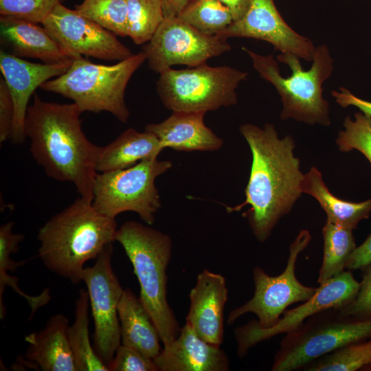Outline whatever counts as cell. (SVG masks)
<instances>
[{"instance_id": "obj_14", "label": "cell", "mask_w": 371, "mask_h": 371, "mask_svg": "<svg viewBox=\"0 0 371 371\" xmlns=\"http://www.w3.org/2000/svg\"><path fill=\"white\" fill-rule=\"evenodd\" d=\"M49 34L74 58L82 56L120 61L133 55L113 32L60 3L42 23Z\"/></svg>"}, {"instance_id": "obj_15", "label": "cell", "mask_w": 371, "mask_h": 371, "mask_svg": "<svg viewBox=\"0 0 371 371\" xmlns=\"http://www.w3.org/2000/svg\"><path fill=\"white\" fill-rule=\"evenodd\" d=\"M218 36L251 38L266 41L283 54L312 61L315 46L308 38L292 29L278 12L273 0H250L245 16L233 22Z\"/></svg>"}, {"instance_id": "obj_1", "label": "cell", "mask_w": 371, "mask_h": 371, "mask_svg": "<svg viewBox=\"0 0 371 371\" xmlns=\"http://www.w3.org/2000/svg\"><path fill=\"white\" fill-rule=\"evenodd\" d=\"M239 131L249 146L252 162L245 189V201L227 207V210L239 211L250 205L245 216L254 235L263 243L300 197L304 175L299 158L294 155L295 144L291 135L279 138L275 126L270 123L262 128L243 124Z\"/></svg>"}, {"instance_id": "obj_32", "label": "cell", "mask_w": 371, "mask_h": 371, "mask_svg": "<svg viewBox=\"0 0 371 371\" xmlns=\"http://www.w3.org/2000/svg\"><path fill=\"white\" fill-rule=\"evenodd\" d=\"M65 0H0L1 16L43 23L54 8Z\"/></svg>"}, {"instance_id": "obj_38", "label": "cell", "mask_w": 371, "mask_h": 371, "mask_svg": "<svg viewBox=\"0 0 371 371\" xmlns=\"http://www.w3.org/2000/svg\"><path fill=\"white\" fill-rule=\"evenodd\" d=\"M371 261V234L359 246L356 247L348 258L346 270H358L364 268Z\"/></svg>"}, {"instance_id": "obj_17", "label": "cell", "mask_w": 371, "mask_h": 371, "mask_svg": "<svg viewBox=\"0 0 371 371\" xmlns=\"http://www.w3.org/2000/svg\"><path fill=\"white\" fill-rule=\"evenodd\" d=\"M228 297L225 278L204 269L190 290L188 324L203 340L220 346L224 335V308Z\"/></svg>"}, {"instance_id": "obj_20", "label": "cell", "mask_w": 371, "mask_h": 371, "mask_svg": "<svg viewBox=\"0 0 371 371\" xmlns=\"http://www.w3.org/2000/svg\"><path fill=\"white\" fill-rule=\"evenodd\" d=\"M205 113L172 111L165 120L151 123L145 131L154 133L163 149L179 151H214L221 148L223 140L204 123Z\"/></svg>"}, {"instance_id": "obj_29", "label": "cell", "mask_w": 371, "mask_h": 371, "mask_svg": "<svg viewBox=\"0 0 371 371\" xmlns=\"http://www.w3.org/2000/svg\"><path fill=\"white\" fill-rule=\"evenodd\" d=\"M371 364V339L348 344L313 361L307 371H356Z\"/></svg>"}, {"instance_id": "obj_16", "label": "cell", "mask_w": 371, "mask_h": 371, "mask_svg": "<svg viewBox=\"0 0 371 371\" xmlns=\"http://www.w3.org/2000/svg\"><path fill=\"white\" fill-rule=\"evenodd\" d=\"M74 60L47 64L35 63L0 51V70L10 92L14 115L10 139L21 144L25 139V120L30 98L44 82L65 74Z\"/></svg>"}, {"instance_id": "obj_26", "label": "cell", "mask_w": 371, "mask_h": 371, "mask_svg": "<svg viewBox=\"0 0 371 371\" xmlns=\"http://www.w3.org/2000/svg\"><path fill=\"white\" fill-rule=\"evenodd\" d=\"M352 229L326 221L322 228L323 258L317 282L322 284L346 270L356 248Z\"/></svg>"}, {"instance_id": "obj_30", "label": "cell", "mask_w": 371, "mask_h": 371, "mask_svg": "<svg viewBox=\"0 0 371 371\" xmlns=\"http://www.w3.org/2000/svg\"><path fill=\"white\" fill-rule=\"evenodd\" d=\"M75 8L79 14L116 36H128L126 0H83Z\"/></svg>"}, {"instance_id": "obj_10", "label": "cell", "mask_w": 371, "mask_h": 371, "mask_svg": "<svg viewBox=\"0 0 371 371\" xmlns=\"http://www.w3.org/2000/svg\"><path fill=\"white\" fill-rule=\"evenodd\" d=\"M311 240L308 230H301L289 247V255L283 272L276 276L268 275L262 268L253 269L255 286L251 299L232 310L227 317L232 325L242 315L252 313L258 318L253 319L256 325L267 328L273 326L289 306L304 302L316 292L317 287L305 286L297 278V260Z\"/></svg>"}, {"instance_id": "obj_8", "label": "cell", "mask_w": 371, "mask_h": 371, "mask_svg": "<svg viewBox=\"0 0 371 371\" xmlns=\"http://www.w3.org/2000/svg\"><path fill=\"white\" fill-rule=\"evenodd\" d=\"M247 76L248 73L232 67L205 63L161 72L156 89L162 104L170 111L205 113L236 104V89Z\"/></svg>"}, {"instance_id": "obj_23", "label": "cell", "mask_w": 371, "mask_h": 371, "mask_svg": "<svg viewBox=\"0 0 371 371\" xmlns=\"http://www.w3.org/2000/svg\"><path fill=\"white\" fill-rule=\"evenodd\" d=\"M164 150L153 133L130 128L105 146H100L95 168L106 172L122 170L143 160L157 159Z\"/></svg>"}, {"instance_id": "obj_11", "label": "cell", "mask_w": 371, "mask_h": 371, "mask_svg": "<svg viewBox=\"0 0 371 371\" xmlns=\"http://www.w3.org/2000/svg\"><path fill=\"white\" fill-rule=\"evenodd\" d=\"M226 38L204 34L177 16L165 18L143 47L149 68L161 74L174 65L195 67L231 49Z\"/></svg>"}, {"instance_id": "obj_27", "label": "cell", "mask_w": 371, "mask_h": 371, "mask_svg": "<svg viewBox=\"0 0 371 371\" xmlns=\"http://www.w3.org/2000/svg\"><path fill=\"white\" fill-rule=\"evenodd\" d=\"M177 17L207 35H217L234 22L229 9L218 0H189Z\"/></svg>"}, {"instance_id": "obj_33", "label": "cell", "mask_w": 371, "mask_h": 371, "mask_svg": "<svg viewBox=\"0 0 371 371\" xmlns=\"http://www.w3.org/2000/svg\"><path fill=\"white\" fill-rule=\"evenodd\" d=\"M108 368L109 371H158L153 359L122 344Z\"/></svg>"}, {"instance_id": "obj_41", "label": "cell", "mask_w": 371, "mask_h": 371, "mask_svg": "<svg viewBox=\"0 0 371 371\" xmlns=\"http://www.w3.org/2000/svg\"><path fill=\"white\" fill-rule=\"evenodd\" d=\"M361 370H363V371H371V364L364 367Z\"/></svg>"}, {"instance_id": "obj_37", "label": "cell", "mask_w": 371, "mask_h": 371, "mask_svg": "<svg viewBox=\"0 0 371 371\" xmlns=\"http://www.w3.org/2000/svg\"><path fill=\"white\" fill-rule=\"evenodd\" d=\"M332 95L341 107L346 108L352 106L371 116V102L356 96L348 89L341 87L338 90L333 91Z\"/></svg>"}, {"instance_id": "obj_3", "label": "cell", "mask_w": 371, "mask_h": 371, "mask_svg": "<svg viewBox=\"0 0 371 371\" xmlns=\"http://www.w3.org/2000/svg\"><path fill=\"white\" fill-rule=\"evenodd\" d=\"M115 218L98 212L81 196L38 230V257L52 272L73 284L82 281L84 265L115 240Z\"/></svg>"}, {"instance_id": "obj_21", "label": "cell", "mask_w": 371, "mask_h": 371, "mask_svg": "<svg viewBox=\"0 0 371 371\" xmlns=\"http://www.w3.org/2000/svg\"><path fill=\"white\" fill-rule=\"evenodd\" d=\"M69 321L63 314L51 317L45 326L25 337V357L43 371H77L68 338Z\"/></svg>"}, {"instance_id": "obj_13", "label": "cell", "mask_w": 371, "mask_h": 371, "mask_svg": "<svg viewBox=\"0 0 371 371\" xmlns=\"http://www.w3.org/2000/svg\"><path fill=\"white\" fill-rule=\"evenodd\" d=\"M359 289V282L352 271L345 270L317 287L316 292L295 308L285 311L273 326L263 328L253 320L235 329L237 354L245 357L249 350L260 342L280 334H287L300 327L311 317L330 308H338L352 302Z\"/></svg>"}, {"instance_id": "obj_34", "label": "cell", "mask_w": 371, "mask_h": 371, "mask_svg": "<svg viewBox=\"0 0 371 371\" xmlns=\"http://www.w3.org/2000/svg\"><path fill=\"white\" fill-rule=\"evenodd\" d=\"M359 289L354 300L337 309L345 315L371 319V261L362 269Z\"/></svg>"}, {"instance_id": "obj_6", "label": "cell", "mask_w": 371, "mask_h": 371, "mask_svg": "<svg viewBox=\"0 0 371 371\" xmlns=\"http://www.w3.org/2000/svg\"><path fill=\"white\" fill-rule=\"evenodd\" d=\"M145 60L142 50L111 65L79 57L65 74L47 80L40 88L71 100L82 113L108 112L126 123L130 112L125 102L126 88Z\"/></svg>"}, {"instance_id": "obj_40", "label": "cell", "mask_w": 371, "mask_h": 371, "mask_svg": "<svg viewBox=\"0 0 371 371\" xmlns=\"http://www.w3.org/2000/svg\"><path fill=\"white\" fill-rule=\"evenodd\" d=\"M189 0H161L165 18L176 17Z\"/></svg>"}, {"instance_id": "obj_9", "label": "cell", "mask_w": 371, "mask_h": 371, "mask_svg": "<svg viewBox=\"0 0 371 371\" xmlns=\"http://www.w3.org/2000/svg\"><path fill=\"white\" fill-rule=\"evenodd\" d=\"M172 166L171 161L157 158L143 160L125 169L97 173L93 206L111 218L124 212H133L144 223L152 225L161 207L155 181Z\"/></svg>"}, {"instance_id": "obj_36", "label": "cell", "mask_w": 371, "mask_h": 371, "mask_svg": "<svg viewBox=\"0 0 371 371\" xmlns=\"http://www.w3.org/2000/svg\"><path fill=\"white\" fill-rule=\"evenodd\" d=\"M14 107L13 100L3 78H0V143L10 139Z\"/></svg>"}, {"instance_id": "obj_19", "label": "cell", "mask_w": 371, "mask_h": 371, "mask_svg": "<svg viewBox=\"0 0 371 371\" xmlns=\"http://www.w3.org/2000/svg\"><path fill=\"white\" fill-rule=\"evenodd\" d=\"M0 40L3 49L19 58H36L47 64L75 59L43 26L25 19L1 16Z\"/></svg>"}, {"instance_id": "obj_18", "label": "cell", "mask_w": 371, "mask_h": 371, "mask_svg": "<svg viewBox=\"0 0 371 371\" xmlns=\"http://www.w3.org/2000/svg\"><path fill=\"white\" fill-rule=\"evenodd\" d=\"M153 360L158 371L229 370L228 357L220 346L203 340L186 323L181 328L177 338L164 346Z\"/></svg>"}, {"instance_id": "obj_7", "label": "cell", "mask_w": 371, "mask_h": 371, "mask_svg": "<svg viewBox=\"0 0 371 371\" xmlns=\"http://www.w3.org/2000/svg\"><path fill=\"white\" fill-rule=\"evenodd\" d=\"M371 339V319L345 315L337 308L323 311L285 334L272 371L304 369L317 359L348 344Z\"/></svg>"}, {"instance_id": "obj_31", "label": "cell", "mask_w": 371, "mask_h": 371, "mask_svg": "<svg viewBox=\"0 0 371 371\" xmlns=\"http://www.w3.org/2000/svg\"><path fill=\"white\" fill-rule=\"evenodd\" d=\"M343 126L335 140L339 150L348 153L357 150L371 164V116L361 111L355 113L354 119L345 117Z\"/></svg>"}, {"instance_id": "obj_22", "label": "cell", "mask_w": 371, "mask_h": 371, "mask_svg": "<svg viewBox=\"0 0 371 371\" xmlns=\"http://www.w3.org/2000/svg\"><path fill=\"white\" fill-rule=\"evenodd\" d=\"M121 344L155 359L161 351L159 332L139 297L124 290L117 306Z\"/></svg>"}, {"instance_id": "obj_4", "label": "cell", "mask_w": 371, "mask_h": 371, "mask_svg": "<svg viewBox=\"0 0 371 371\" xmlns=\"http://www.w3.org/2000/svg\"><path fill=\"white\" fill-rule=\"evenodd\" d=\"M252 60L254 69L271 83L280 96L282 120L293 119L308 125L327 126L331 124L330 106L323 96V84L333 71V59L328 47H315L312 65L304 70L300 58L281 53L261 55L243 47Z\"/></svg>"}, {"instance_id": "obj_35", "label": "cell", "mask_w": 371, "mask_h": 371, "mask_svg": "<svg viewBox=\"0 0 371 371\" xmlns=\"http://www.w3.org/2000/svg\"><path fill=\"white\" fill-rule=\"evenodd\" d=\"M14 222L8 221L0 226V273L13 272L24 265L27 260L16 262L11 254L18 251L19 244L23 240V234L12 233Z\"/></svg>"}, {"instance_id": "obj_39", "label": "cell", "mask_w": 371, "mask_h": 371, "mask_svg": "<svg viewBox=\"0 0 371 371\" xmlns=\"http://www.w3.org/2000/svg\"><path fill=\"white\" fill-rule=\"evenodd\" d=\"M230 11L234 22L243 19L250 6V0H218Z\"/></svg>"}, {"instance_id": "obj_2", "label": "cell", "mask_w": 371, "mask_h": 371, "mask_svg": "<svg viewBox=\"0 0 371 371\" xmlns=\"http://www.w3.org/2000/svg\"><path fill=\"white\" fill-rule=\"evenodd\" d=\"M82 112L75 103L45 101L37 93L29 105L24 131L33 159L49 177L70 182L80 196L92 201L100 146L82 131Z\"/></svg>"}, {"instance_id": "obj_5", "label": "cell", "mask_w": 371, "mask_h": 371, "mask_svg": "<svg viewBox=\"0 0 371 371\" xmlns=\"http://www.w3.org/2000/svg\"><path fill=\"white\" fill-rule=\"evenodd\" d=\"M121 244L138 280L139 300L154 322L164 346L179 335L181 328L167 300L166 270L172 255L170 237L136 221H126L117 229Z\"/></svg>"}, {"instance_id": "obj_25", "label": "cell", "mask_w": 371, "mask_h": 371, "mask_svg": "<svg viewBox=\"0 0 371 371\" xmlns=\"http://www.w3.org/2000/svg\"><path fill=\"white\" fill-rule=\"evenodd\" d=\"M89 298L81 289L75 302V320L68 328V338L77 371H109L91 344L89 333Z\"/></svg>"}, {"instance_id": "obj_24", "label": "cell", "mask_w": 371, "mask_h": 371, "mask_svg": "<svg viewBox=\"0 0 371 371\" xmlns=\"http://www.w3.org/2000/svg\"><path fill=\"white\" fill-rule=\"evenodd\" d=\"M301 190L302 193L308 194L317 201L326 212V221L352 230L371 213V198L359 203L337 198L328 189L321 172L315 167H312L304 175Z\"/></svg>"}, {"instance_id": "obj_12", "label": "cell", "mask_w": 371, "mask_h": 371, "mask_svg": "<svg viewBox=\"0 0 371 371\" xmlns=\"http://www.w3.org/2000/svg\"><path fill=\"white\" fill-rule=\"evenodd\" d=\"M112 254L109 243L82 272L94 322L93 346L107 367L121 344L117 306L124 291L111 265Z\"/></svg>"}, {"instance_id": "obj_28", "label": "cell", "mask_w": 371, "mask_h": 371, "mask_svg": "<svg viewBox=\"0 0 371 371\" xmlns=\"http://www.w3.org/2000/svg\"><path fill=\"white\" fill-rule=\"evenodd\" d=\"M128 36L137 45L148 43L164 20L161 0H126Z\"/></svg>"}]
</instances>
